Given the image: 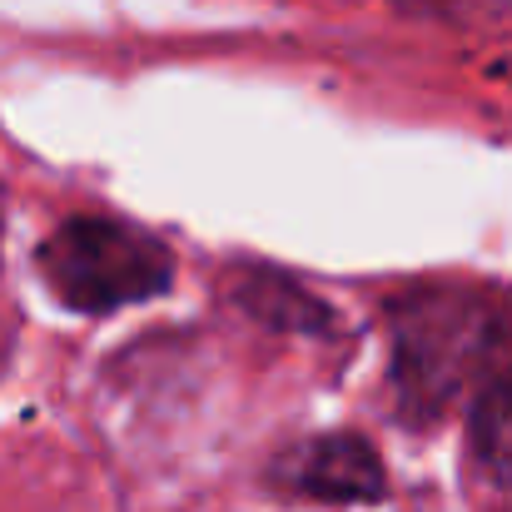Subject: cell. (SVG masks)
<instances>
[{
    "instance_id": "cell-2",
    "label": "cell",
    "mask_w": 512,
    "mask_h": 512,
    "mask_svg": "<svg viewBox=\"0 0 512 512\" xmlns=\"http://www.w3.org/2000/svg\"><path fill=\"white\" fill-rule=\"evenodd\" d=\"M498 324L478 314L463 294H418L413 309L398 319V388L408 403L438 413L463 393L468 378L478 388L503 373L498 358Z\"/></svg>"
},
{
    "instance_id": "cell-4",
    "label": "cell",
    "mask_w": 512,
    "mask_h": 512,
    "mask_svg": "<svg viewBox=\"0 0 512 512\" xmlns=\"http://www.w3.org/2000/svg\"><path fill=\"white\" fill-rule=\"evenodd\" d=\"M473 453L478 463L512 488V368H503L498 378H488L478 388L473 403Z\"/></svg>"
},
{
    "instance_id": "cell-3",
    "label": "cell",
    "mask_w": 512,
    "mask_h": 512,
    "mask_svg": "<svg viewBox=\"0 0 512 512\" xmlns=\"http://www.w3.org/2000/svg\"><path fill=\"white\" fill-rule=\"evenodd\" d=\"M274 488L314 503H378L388 493L383 463L368 438L358 433H324L299 448H289L274 463Z\"/></svg>"
},
{
    "instance_id": "cell-1",
    "label": "cell",
    "mask_w": 512,
    "mask_h": 512,
    "mask_svg": "<svg viewBox=\"0 0 512 512\" xmlns=\"http://www.w3.org/2000/svg\"><path fill=\"white\" fill-rule=\"evenodd\" d=\"M40 274L65 309L110 314L165 294L174 279L170 249L120 219H70L40 244Z\"/></svg>"
}]
</instances>
